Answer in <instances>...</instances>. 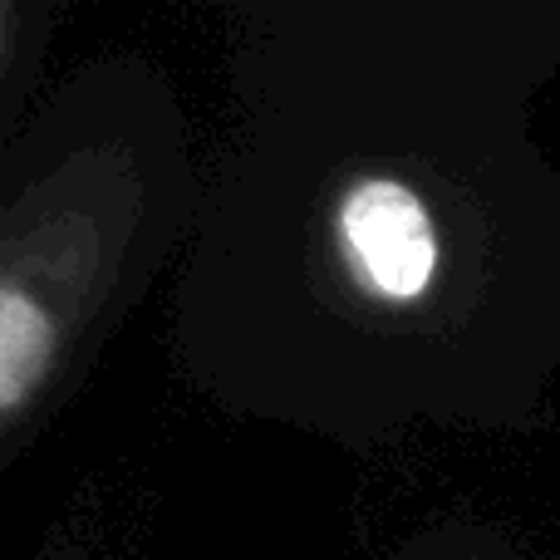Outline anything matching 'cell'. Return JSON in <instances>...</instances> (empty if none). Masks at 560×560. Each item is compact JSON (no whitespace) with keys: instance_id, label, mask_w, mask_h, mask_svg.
<instances>
[{"instance_id":"6da1fadb","label":"cell","mask_w":560,"mask_h":560,"mask_svg":"<svg viewBox=\"0 0 560 560\" xmlns=\"http://www.w3.org/2000/svg\"><path fill=\"white\" fill-rule=\"evenodd\" d=\"M560 5L236 0L226 124L167 280L222 413L378 453L532 433L560 374Z\"/></svg>"},{"instance_id":"7a4b0ae2","label":"cell","mask_w":560,"mask_h":560,"mask_svg":"<svg viewBox=\"0 0 560 560\" xmlns=\"http://www.w3.org/2000/svg\"><path fill=\"white\" fill-rule=\"evenodd\" d=\"M197 197L192 118L148 55H94L35 104L0 153V472L173 280Z\"/></svg>"},{"instance_id":"3957f363","label":"cell","mask_w":560,"mask_h":560,"mask_svg":"<svg viewBox=\"0 0 560 560\" xmlns=\"http://www.w3.org/2000/svg\"><path fill=\"white\" fill-rule=\"evenodd\" d=\"M65 10L55 0H0V153L35 114V84Z\"/></svg>"},{"instance_id":"277c9868","label":"cell","mask_w":560,"mask_h":560,"mask_svg":"<svg viewBox=\"0 0 560 560\" xmlns=\"http://www.w3.org/2000/svg\"><path fill=\"white\" fill-rule=\"evenodd\" d=\"M388 560H526V551L492 522H438L428 532H413L404 546H394Z\"/></svg>"}]
</instances>
